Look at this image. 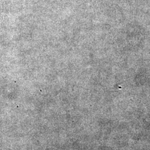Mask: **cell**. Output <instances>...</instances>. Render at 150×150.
Returning <instances> with one entry per match:
<instances>
[]
</instances>
